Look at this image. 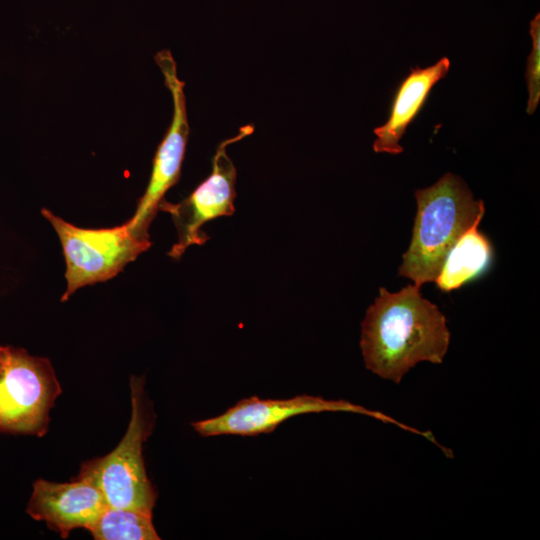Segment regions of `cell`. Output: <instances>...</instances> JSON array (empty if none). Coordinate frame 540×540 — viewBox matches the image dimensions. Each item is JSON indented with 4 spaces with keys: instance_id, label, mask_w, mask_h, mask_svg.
<instances>
[{
    "instance_id": "obj_5",
    "label": "cell",
    "mask_w": 540,
    "mask_h": 540,
    "mask_svg": "<svg viewBox=\"0 0 540 540\" xmlns=\"http://www.w3.org/2000/svg\"><path fill=\"white\" fill-rule=\"evenodd\" d=\"M59 394L49 359L0 346V432L43 436Z\"/></svg>"
},
{
    "instance_id": "obj_8",
    "label": "cell",
    "mask_w": 540,
    "mask_h": 540,
    "mask_svg": "<svg viewBox=\"0 0 540 540\" xmlns=\"http://www.w3.org/2000/svg\"><path fill=\"white\" fill-rule=\"evenodd\" d=\"M155 60L172 95L173 116L156 150L146 191L140 198L134 215L127 221L130 229L144 239H149V227L166 192L180 178L189 136L184 82L178 78L175 60L168 50L158 52Z\"/></svg>"
},
{
    "instance_id": "obj_1",
    "label": "cell",
    "mask_w": 540,
    "mask_h": 540,
    "mask_svg": "<svg viewBox=\"0 0 540 540\" xmlns=\"http://www.w3.org/2000/svg\"><path fill=\"white\" fill-rule=\"evenodd\" d=\"M449 343L445 316L415 284L395 293L381 287L362 322L366 368L395 384L420 362L441 364Z\"/></svg>"
},
{
    "instance_id": "obj_4",
    "label": "cell",
    "mask_w": 540,
    "mask_h": 540,
    "mask_svg": "<svg viewBox=\"0 0 540 540\" xmlns=\"http://www.w3.org/2000/svg\"><path fill=\"white\" fill-rule=\"evenodd\" d=\"M55 229L66 262V301L79 288L115 277L151 246L150 239L137 236L126 223L101 229L77 227L42 209Z\"/></svg>"
},
{
    "instance_id": "obj_10",
    "label": "cell",
    "mask_w": 540,
    "mask_h": 540,
    "mask_svg": "<svg viewBox=\"0 0 540 540\" xmlns=\"http://www.w3.org/2000/svg\"><path fill=\"white\" fill-rule=\"evenodd\" d=\"M450 68V60L442 57L426 68H411L408 76L398 86L388 120L374 129L376 140L373 149L377 153L400 154L399 141L409 124L418 115L434 85L444 78Z\"/></svg>"
},
{
    "instance_id": "obj_3",
    "label": "cell",
    "mask_w": 540,
    "mask_h": 540,
    "mask_svg": "<svg viewBox=\"0 0 540 540\" xmlns=\"http://www.w3.org/2000/svg\"><path fill=\"white\" fill-rule=\"evenodd\" d=\"M130 388L132 412L124 437L109 454L83 463L78 475L97 485L109 507L152 514L157 491L146 473L143 444L153 422L144 401L143 378L132 376Z\"/></svg>"
},
{
    "instance_id": "obj_11",
    "label": "cell",
    "mask_w": 540,
    "mask_h": 540,
    "mask_svg": "<svg viewBox=\"0 0 540 540\" xmlns=\"http://www.w3.org/2000/svg\"><path fill=\"white\" fill-rule=\"evenodd\" d=\"M480 222L469 228L451 247L434 282L443 292L460 288L481 276L489 267L493 250L489 239L478 230Z\"/></svg>"
},
{
    "instance_id": "obj_9",
    "label": "cell",
    "mask_w": 540,
    "mask_h": 540,
    "mask_svg": "<svg viewBox=\"0 0 540 540\" xmlns=\"http://www.w3.org/2000/svg\"><path fill=\"white\" fill-rule=\"evenodd\" d=\"M108 507L97 485L78 475L71 482L56 483L38 479L27 506V513L62 538L76 528L89 530Z\"/></svg>"
},
{
    "instance_id": "obj_6",
    "label": "cell",
    "mask_w": 540,
    "mask_h": 540,
    "mask_svg": "<svg viewBox=\"0 0 540 540\" xmlns=\"http://www.w3.org/2000/svg\"><path fill=\"white\" fill-rule=\"evenodd\" d=\"M349 412L362 414L387 424L423 436L432 441L431 432L395 420L382 412L346 400H328L320 396L297 395L287 399H261L257 396L242 399L224 413L192 423L197 433L204 437L220 435L256 436L273 432L286 420L310 413Z\"/></svg>"
},
{
    "instance_id": "obj_7",
    "label": "cell",
    "mask_w": 540,
    "mask_h": 540,
    "mask_svg": "<svg viewBox=\"0 0 540 540\" xmlns=\"http://www.w3.org/2000/svg\"><path fill=\"white\" fill-rule=\"evenodd\" d=\"M253 132L250 125L240 128L239 134L219 144L212 161L209 176L180 203L163 200L159 209L169 213L176 227L178 239L168 255L179 259L192 245H203L208 236L202 226L218 217L233 215L236 197V168L226 148Z\"/></svg>"
},
{
    "instance_id": "obj_2",
    "label": "cell",
    "mask_w": 540,
    "mask_h": 540,
    "mask_svg": "<svg viewBox=\"0 0 540 540\" xmlns=\"http://www.w3.org/2000/svg\"><path fill=\"white\" fill-rule=\"evenodd\" d=\"M417 213L408 250L403 254L399 275L415 285L435 281L447 253L475 223L485 207L475 200L466 183L452 173L434 185L415 191Z\"/></svg>"
},
{
    "instance_id": "obj_12",
    "label": "cell",
    "mask_w": 540,
    "mask_h": 540,
    "mask_svg": "<svg viewBox=\"0 0 540 540\" xmlns=\"http://www.w3.org/2000/svg\"><path fill=\"white\" fill-rule=\"evenodd\" d=\"M96 540H158L152 514L130 508L107 507L89 529Z\"/></svg>"
},
{
    "instance_id": "obj_13",
    "label": "cell",
    "mask_w": 540,
    "mask_h": 540,
    "mask_svg": "<svg viewBox=\"0 0 540 540\" xmlns=\"http://www.w3.org/2000/svg\"><path fill=\"white\" fill-rule=\"evenodd\" d=\"M530 35L532 50L527 59L526 80L528 88V102L526 112L533 114L540 101V14L530 22Z\"/></svg>"
}]
</instances>
